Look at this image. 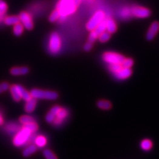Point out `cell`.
<instances>
[{
  "mask_svg": "<svg viewBox=\"0 0 159 159\" xmlns=\"http://www.w3.org/2000/svg\"><path fill=\"white\" fill-rule=\"evenodd\" d=\"M60 18V15H59V13L58 12L56 9H55V11H53L52 12V13L50 15V17H49V21H51V22H55V21H58Z\"/></svg>",
  "mask_w": 159,
  "mask_h": 159,
  "instance_id": "484cf974",
  "label": "cell"
},
{
  "mask_svg": "<svg viewBox=\"0 0 159 159\" xmlns=\"http://www.w3.org/2000/svg\"><path fill=\"white\" fill-rule=\"evenodd\" d=\"M68 115V111L65 108H61L60 109L59 112L58 113L57 115L56 116V118L54 120L55 123L56 125H59L62 123L64 119H65Z\"/></svg>",
  "mask_w": 159,
  "mask_h": 159,
  "instance_id": "7c38bea8",
  "label": "cell"
},
{
  "mask_svg": "<svg viewBox=\"0 0 159 159\" xmlns=\"http://www.w3.org/2000/svg\"><path fill=\"white\" fill-rule=\"evenodd\" d=\"M19 121L21 123H23L24 125L28 124V123H34L35 122V120L32 118V117L30 116H27V115H24L21 117L19 119Z\"/></svg>",
  "mask_w": 159,
  "mask_h": 159,
  "instance_id": "cb8c5ba5",
  "label": "cell"
},
{
  "mask_svg": "<svg viewBox=\"0 0 159 159\" xmlns=\"http://www.w3.org/2000/svg\"><path fill=\"white\" fill-rule=\"evenodd\" d=\"M62 41L59 35L56 33L51 34L48 41V51L51 54H58L61 49Z\"/></svg>",
  "mask_w": 159,
  "mask_h": 159,
  "instance_id": "3957f363",
  "label": "cell"
},
{
  "mask_svg": "<svg viewBox=\"0 0 159 159\" xmlns=\"http://www.w3.org/2000/svg\"><path fill=\"white\" fill-rule=\"evenodd\" d=\"M7 10H8L7 4L3 0H0V17H3V15L6 13Z\"/></svg>",
  "mask_w": 159,
  "mask_h": 159,
  "instance_id": "f1b7e54d",
  "label": "cell"
},
{
  "mask_svg": "<svg viewBox=\"0 0 159 159\" xmlns=\"http://www.w3.org/2000/svg\"><path fill=\"white\" fill-rule=\"evenodd\" d=\"M24 127L27 129H29L31 132H35L38 129V125L35 122L25 124L24 125Z\"/></svg>",
  "mask_w": 159,
  "mask_h": 159,
  "instance_id": "83f0119b",
  "label": "cell"
},
{
  "mask_svg": "<svg viewBox=\"0 0 159 159\" xmlns=\"http://www.w3.org/2000/svg\"><path fill=\"white\" fill-rule=\"evenodd\" d=\"M104 61L110 65H121L125 57L123 55L119 54V53L114 52H106L103 55Z\"/></svg>",
  "mask_w": 159,
  "mask_h": 159,
  "instance_id": "5b68a950",
  "label": "cell"
},
{
  "mask_svg": "<svg viewBox=\"0 0 159 159\" xmlns=\"http://www.w3.org/2000/svg\"><path fill=\"white\" fill-rule=\"evenodd\" d=\"M121 65H109V70L113 74H114L121 68Z\"/></svg>",
  "mask_w": 159,
  "mask_h": 159,
  "instance_id": "f546056e",
  "label": "cell"
},
{
  "mask_svg": "<svg viewBox=\"0 0 159 159\" xmlns=\"http://www.w3.org/2000/svg\"><path fill=\"white\" fill-rule=\"evenodd\" d=\"M9 88L12 98L16 101H20L21 99L27 101L32 98L31 94L19 85H13V86L9 87Z\"/></svg>",
  "mask_w": 159,
  "mask_h": 159,
  "instance_id": "7a4b0ae2",
  "label": "cell"
},
{
  "mask_svg": "<svg viewBox=\"0 0 159 159\" xmlns=\"http://www.w3.org/2000/svg\"><path fill=\"white\" fill-rule=\"evenodd\" d=\"M111 37V34L109 33L107 31H104L103 33L99 35L98 36V40L100 41L101 42H106L110 39Z\"/></svg>",
  "mask_w": 159,
  "mask_h": 159,
  "instance_id": "44dd1931",
  "label": "cell"
},
{
  "mask_svg": "<svg viewBox=\"0 0 159 159\" xmlns=\"http://www.w3.org/2000/svg\"><path fill=\"white\" fill-rule=\"evenodd\" d=\"M141 147L144 151H149L153 147V143L149 139H144L141 141Z\"/></svg>",
  "mask_w": 159,
  "mask_h": 159,
  "instance_id": "d6986e66",
  "label": "cell"
},
{
  "mask_svg": "<svg viewBox=\"0 0 159 159\" xmlns=\"http://www.w3.org/2000/svg\"><path fill=\"white\" fill-rule=\"evenodd\" d=\"M92 48V43L90 42H88L84 45V50L86 51H89Z\"/></svg>",
  "mask_w": 159,
  "mask_h": 159,
  "instance_id": "e575fe53",
  "label": "cell"
},
{
  "mask_svg": "<svg viewBox=\"0 0 159 159\" xmlns=\"http://www.w3.org/2000/svg\"><path fill=\"white\" fill-rule=\"evenodd\" d=\"M37 147L33 145V144H32V145L29 146V147H27L26 149L24 150L23 153V156L25 157H29V156H31L32 154H33L34 153H35V152H36V151H37Z\"/></svg>",
  "mask_w": 159,
  "mask_h": 159,
  "instance_id": "ffe728a7",
  "label": "cell"
},
{
  "mask_svg": "<svg viewBox=\"0 0 159 159\" xmlns=\"http://www.w3.org/2000/svg\"><path fill=\"white\" fill-rule=\"evenodd\" d=\"M159 31V23L155 21L151 24L149 29L147 33V39L148 41H152L156 36Z\"/></svg>",
  "mask_w": 159,
  "mask_h": 159,
  "instance_id": "8fae6325",
  "label": "cell"
},
{
  "mask_svg": "<svg viewBox=\"0 0 159 159\" xmlns=\"http://www.w3.org/2000/svg\"><path fill=\"white\" fill-rule=\"evenodd\" d=\"M131 16H132V14H131V9L128 8H124L121 11V17L123 19H128Z\"/></svg>",
  "mask_w": 159,
  "mask_h": 159,
  "instance_id": "603a6c76",
  "label": "cell"
},
{
  "mask_svg": "<svg viewBox=\"0 0 159 159\" xmlns=\"http://www.w3.org/2000/svg\"><path fill=\"white\" fill-rule=\"evenodd\" d=\"M9 88V85L8 83L3 82L0 84V94H2L4 91H7Z\"/></svg>",
  "mask_w": 159,
  "mask_h": 159,
  "instance_id": "836d02e7",
  "label": "cell"
},
{
  "mask_svg": "<svg viewBox=\"0 0 159 159\" xmlns=\"http://www.w3.org/2000/svg\"><path fill=\"white\" fill-rule=\"evenodd\" d=\"M105 13L102 11H98L95 13L86 25L87 29L90 31L95 30L98 25L105 19Z\"/></svg>",
  "mask_w": 159,
  "mask_h": 159,
  "instance_id": "8992f818",
  "label": "cell"
},
{
  "mask_svg": "<svg viewBox=\"0 0 159 159\" xmlns=\"http://www.w3.org/2000/svg\"><path fill=\"white\" fill-rule=\"evenodd\" d=\"M29 72V68L27 67H15L11 70V73L14 76L25 75Z\"/></svg>",
  "mask_w": 159,
  "mask_h": 159,
  "instance_id": "9a60e30c",
  "label": "cell"
},
{
  "mask_svg": "<svg viewBox=\"0 0 159 159\" xmlns=\"http://www.w3.org/2000/svg\"><path fill=\"white\" fill-rule=\"evenodd\" d=\"M99 35L97 33V32L95 31V30L94 31H91L90 32V34L89 35V38H88V40H89V42H94V41H95V40L98 39Z\"/></svg>",
  "mask_w": 159,
  "mask_h": 159,
  "instance_id": "d6a6232c",
  "label": "cell"
},
{
  "mask_svg": "<svg viewBox=\"0 0 159 159\" xmlns=\"http://www.w3.org/2000/svg\"><path fill=\"white\" fill-rule=\"evenodd\" d=\"M121 65L125 68H131L133 65V61L131 58H125L121 64Z\"/></svg>",
  "mask_w": 159,
  "mask_h": 159,
  "instance_id": "1f68e13d",
  "label": "cell"
},
{
  "mask_svg": "<svg viewBox=\"0 0 159 159\" xmlns=\"http://www.w3.org/2000/svg\"><path fill=\"white\" fill-rule=\"evenodd\" d=\"M31 97L35 99H42V100H55L58 98V94L55 91H45L38 89H34L30 93Z\"/></svg>",
  "mask_w": 159,
  "mask_h": 159,
  "instance_id": "277c9868",
  "label": "cell"
},
{
  "mask_svg": "<svg viewBox=\"0 0 159 159\" xmlns=\"http://www.w3.org/2000/svg\"><path fill=\"white\" fill-rule=\"evenodd\" d=\"M132 70L129 68H125L122 66L121 68L119 71L117 72L114 74V76L115 77V78L119 80H126L131 76Z\"/></svg>",
  "mask_w": 159,
  "mask_h": 159,
  "instance_id": "30bf717a",
  "label": "cell"
},
{
  "mask_svg": "<svg viewBox=\"0 0 159 159\" xmlns=\"http://www.w3.org/2000/svg\"><path fill=\"white\" fill-rule=\"evenodd\" d=\"M5 23L8 25H15V24L19 23V17L17 16H10L7 17L4 20Z\"/></svg>",
  "mask_w": 159,
  "mask_h": 159,
  "instance_id": "e0dca14e",
  "label": "cell"
},
{
  "mask_svg": "<svg viewBox=\"0 0 159 159\" xmlns=\"http://www.w3.org/2000/svg\"><path fill=\"white\" fill-rule=\"evenodd\" d=\"M77 6L74 0H59L56 9L60 15L58 20L63 21L66 17L75 12Z\"/></svg>",
  "mask_w": 159,
  "mask_h": 159,
  "instance_id": "6da1fadb",
  "label": "cell"
},
{
  "mask_svg": "<svg viewBox=\"0 0 159 159\" xmlns=\"http://www.w3.org/2000/svg\"><path fill=\"white\" fill-rule=\"evenodd\" d=\"M2 123H3V119L1 118V116H0V124H2Z\"/></svg>",
  "mask_w": 159,
  "mask_h": 159,
  "instance_id": "8d00e7d4",
  "label": "cell"
},
{
  "mask_svg": "<svg viewBox=\"0 0 159 159\" xmlns=\"http://www.w3.org/2000/svg\"><path fill=\"white\" fill-rule=\"evenodd\" d=\"M95 31L97 32V33L98 35H100L101 33H103V32L106 31V26H105V19L103 21H101V22L97 26V27L95 29Z\"/></svg>",
  "mask_w": 159,
  "mask_h": 159,
  "instance_id": "d4e9b609",
  "label": "cell"
},
{
  "mask_svg": "<svg viewBox=\"0 0 159 159\" xmlns=\"http://www.w3.org/2000/svg\"><path fill=\"white\" fill-rule=\"evenodd\" d=\"M43 154L46 159H58L56 155L49 149H45L43 151Z\"/></svg>",
  "mask_w": 159,
  "mask_h": 159,
  "instance_id": "4316f807",
  "label": "cell"
},
{
  "mask_svg": "<svg viewBox=\"0 0 159 159\" xmlns=\"http://www.w3.org/2000/svg\"><path fill=\"white\" fill-rule=\"evenodd\" d=\"M31 133V132L29 129L24 127V128L19 132V133L17 134V135L15 137V139H14V144H15V146H20L21 144H22L27 139V138L30 135Z\"/></svg>",
  "mask_w": 159,
  "mask_h": 159,
  "instance_id": "9c48e42d",
  "label": "cell"
},
{
  "mask_svg": "<svg viewBox=\"0 0 159 159\" xmlns=\"http://www.w3.org/2000/svg\"><path fill=\"white\" fill-rule=\"evenodd\" d=\"M61 109V107H59L58 105H56L55 107H53L50 111L46 115V121L48 123H52L54 121V120L56 118V116L57 115L58 113L59 112L60 109Z\"/></svg>",
  "mask_w": 159,
  "mask_h": 159,
  "instance_id": "4fadbf2b",
  "label": "cell"
},
{
  "mask_svg": "<svg viewBox=\"0 0 159 159\" xmlns=\"http://www.w3.org/2000/svg\"><path fill=\"white\" fill-rule=\"evenodd\" d=\"M132 16L137 18H147L151 15V11L145 8L139 6H134L131 9Z\"/></svg>",
  "mask_w": 159,
  "mask_h": 159,
  "instance_id": "52a82bcc",
  "label": "cell"
},
{
  "mask_svg": "<svg viewBox=\"0 0 159 159\" xmlns=\"http://www.w3.org/2000/svg\"><path fill=\"white\" fill-rule=\"evenodd\" d=\"M23 32V26L21 23H17L14 25L13 27V33L16 36H20Z\"/></svg>",
  "mask_w": 159,
  "mask_h": 159,
  "instance_id": "7402d4cb",
  "label": "cell"
},
{
  "mask_svg": "<svg viewBox=\"0 0 159 159\" xmlns=\"http://www.w3.org/2000/svg\"><path fill=\"white\" fill-rule=\"evenodd\" d=\"M36 105H37V100L33 98H32L29 100L26 101V105H25V111L27 112L31 113L35 110V108H36Z\"/></svg>",
  "mask_w": 159,
  "mask_h": 159,
  "instance_id": "2e32d148",
  "label": "cell"
},
{
  "mask_svg": "<svg viewBox=\"0 0 159 159\" xmlns=\"http://www.w3.org/2000/svg\"><path fill=\"white\" fill-rule=\"evenodd\" d=\"M74 3H75V4L76 5V6H79L80 4L81 3V2H82V0H74Z\"/></svg>",
  "mask_w": 159,
  "mask_h": 159,
  "instance_id": "d590c367",
  "label": "cell"
},
{
  "mask_svg": "<svg viewBox=\"0 0 159 159\" xmlns=\"http://www.w3.org/2000/svg\"><path fill=\"white\" fill-rule=\"evenodd\" d=\"M19 21L22 24L23 27L28 30H31L33 29V20H32V17L27 12H22L20 13L19 16Z\"/></svg>",
  "mask_w": 159,
  "mask_h": 159,
  "instance_id": "ba28073f",
  "label": "cell"
},
{
  "mask_svg": "<svg viewBox=\"0 0 159 159\" xmlns=\"http://www.w3.org/2000/svg\"><path fill=\"white\" fill-rule=\"evenodd\" d=\"M36 143L38 147H44L46 144V143H47V139H46L44 137L39 136L37 138Z\"/></svg>",
  "mask_w": 159,
  "mask_h": 159,
  "instance_id": "4dcf8cb0",
  "label": "cell"
},
{
  "mask_svg": "<svg viewBox=\"0 0 159 159\" xmlns=\"http://www.w3.org/2000/svg\"><path fill=\"white\" fill-rule=\"evenodd\" d=\"M98 107L104 110H108L111 108V104L107 100H100L97 104Z\"/></svg>",
  "mask_w": 159,
  "mask_h": 159,
  "instance_id": "ac0fdd59",
  "label": "cell"
},
{
  "mask_svg": "<svg viewBox=\"0 0 159 159\" xmlns=\"http://www.w3.org/2000/svg\"><path fill=\"white\" fill-rule=\"evenodd\" d=\"M105 26H106V31L109 33H114L117 30V25L114 19L111 18H108L105 19Z\"/></svg>",
  "mask_w": 159,
  "mask_h": 159,
  "instance_id": "5bb4252c",
  "label": "cell"
}]
</instances>
